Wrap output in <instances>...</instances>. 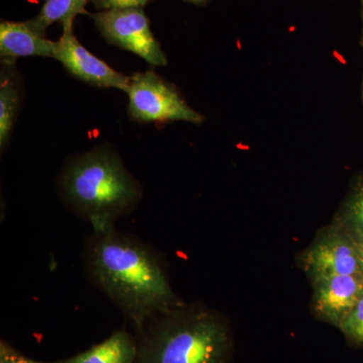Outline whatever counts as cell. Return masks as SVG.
Returning a JSON list of instances; mask_svg holds the SVG:
<instances>
[{"mask_svg": "<svg viewBox=\"0 0 363 363\" xmlns=\"http://www.w3.org/2000/svg\"><path fill=\"white\" fill-rule=\"evenodd\" d=\"M86 272L138 328L182 304L156 250L111 226L93 230L86 241Z\"/></svg>", "mask_w": 363, "mask_h": 363, "instance_id": "cell-1", "label": "cell"}, {"mask_svg": "<svg viewBox=\"0 0 363 363\" xmlns=\"http://www.w3.org/2000/svg\"><path fill=\"white\" fill-rule=\"evenodd\" d=\"M135 363H228L233 334L223 318L183 304L160 313L143 327Z\"/></svg>", "mask_w": 363, "mask_h": 363, "instance_id": "cell-2", "label": "cell"}, {"mask_svg": "<svg viewBox=\"0 0 363 363\" xmlns=\"http://www.w3.org/2000/svg\"><path fill=\"white\" fill-rule=\"evenodd\" d=\"M69 206L89 221L93 230L114 226L142 199V186L116 152L98 147L69 162L61 180Z\"/></svg>", "mask_w": 363, "mask_h": 363, "instance_id": "cell-3", "label": "cell"}, {"mask_svg": "<svg viewBox=\"0 0 363 363\" xmlns=\"http://www.w3.org/2000/svg\"><path fill=\"white\" fill-rule=\"evenodd\" d=\"M126 93L130 98L128 112L140 123H204V116L191 108L176 88L154 71L135 74Z\"/></svg>", "mask_w": 363, "mask_h": 363, "instance_id": "cell-4", "label": "cell"}, {"mask_svg": "<svg viewBox=\"0 0 363 363\" xmlns=\"http://www.w3.org/2000/svg\"><path fill=\"white\" fill-rule=\"evenodd\" d=\"M92 18L111 44L138 55L150 65L166 66L168 63L143 9H111L93 14Z\"/></svg>", "mask_w": 363, "mask_h": 363, "instance_id": "cell-5", "label": "cell"}, {"mask_svg": "<svg viewBox=\"0 0 363 363\" xmlns=\"http://www.w3.org/2000/svg\"><path fill=\"white\" fill-rule=\"evenodd\" d=\"M302 262L312 281L336 274L362 276L359 243L336 221L318 234Z\"/></svg>", "mask_w": 363, "mask_h": 363, "instance_id": "cell-6", "label": "cell"}, {"mask_svg": "<svg viewBox=\"0 0 363 363\" xmlns=\"http://www.w3.org/2000/svg\"><path fill=\"white\" fill-rule=\"evenodd\" d=\"M54 58L63 64L72 75L88 84L100 88H116L125 91L130 78L107 65L102 60L91 54L79 43L73 30L63 32L55 45Z\"/></svg>", "mask_w": 363, "mask_h": 363, "instance_id": "cell-7", "label": "cell"}, {"mask_svg": "<svg viewBox=\"0 0 363 363\" xmlns=\"http://www.w3.org/2000/svg\"><path fill=\"white\" fill-rule=\"evenodd\" d=\"M312 310L321 321L340 328L363 294L360 274H336L313 281Z\"/></svg>", "mask_w": 363, "mask_h": 363, "instance_id": "cell-8", "label": "cell"}, {"mask_svg": "<svg viewBox=\"0 0 363 363\" xmlns=\"http://www.w3.org/2000/svg\"><path fill=\"white\" fill-rule=\"evenodd\" d=\"M55 45L45 33L35 28L30 21L16 23L2 21L0 23V56L6 66H13L23 57H52Z\"/></svg>", "mask_w": 363, "mask_h": 363, "instance_id": "cell-9", "label": "cell"}, {"mask_svg": "<svg viewBox=\"0 0 363 363\" xmlns=\"http://www.w3.org/2000/svg\"><path fill=\"white\" fill-rule=\"evenodd\" d=\"M138 343L128 332L116 331L104 342L60 363H135Z\"/></svg>", "mask_w": 363, "mask_h": 363, "instance_id": "cell-10", "label": "cell"}, {"mask_svg": "<svg viewBox=\"0 0 363 363\" xmlns=\"http://www.w3.org/2000/svg\"><path fill=\"white\" fill-rule=\"evenodd\" d=\"M86 4L87 0H45L40 13L30 21L43 33L55 23H62L63 32L73 30L74 18L78 14L87 13Z\"/></svg>", "mask_w": 363, "mask_h": 363, "instance_id": "cell-11", "label": "cell"}, {"mask_svg": "<svg viewBox=\"0 0 363 363\" xmlns=\"http://www.w3.org/2000/svg\"><path fill=\"white\" fill-rule=\"evenodd\" d=\"M336 222L363 245V177L358 178L344 200Z\"/></svg>", "mask_w": 363, "mask_h": 363, "instance_id": "cell-12", "label": "cell"}, {"mask_svg": "<svg viewBox=\"0 0 363 363\" xmlns=\"http://www.w3.org/2000/svg\"><path fill=\"white\" fill-rule=\"evenodd\" d=\"M20 93L13 79L9 77L4 72L1 73L0 84V147L1 152L6 149L7 142L13 131L16 112H18Z\"/></svg>", "mask_w": 363, "mask_h": 363, "instance_id": "cell-13", "label": "cell"}, {"mask_svg": "<svg viewBox=\"0 0 363 363\" xmlns=\"http://www.w3.org/2000/svg\"><path fill=\"white\" fill-rule=\"evenodd\" d=\"M339 330L352 345L363 346V294Z\"/></svg>", "mask_w": 363, "mask_h": 363, "instance_id": "cell-14", "label": "cell"}, {"mask_svg": "<svg viewBox=\"0 0 363 363\" xmlns=\"http://www.w3.org/2000/svg\"><path fill=\"white\" fill-rule=\"evenodd\" d=\"M95 6L104 11L111 9H142L150 0H92Z\"/></svg>", "mask_w": 363, "mask_h": 363, "instance_id": "cell-15", "label": "cell"}, {"mask_svg": "<svg viewBox=\"0 0 363 363\" xmlns=\"http://www.w3.org/2000/svg\"><path fill=\"white\" fill-rule=\"evenodd\" d=\"M0 363H43L35 362V360L30 359L18 354L16 351L11 350L9 346L6 343L1 342V347H0ZM60 363V362H58Z\"/></svg>", "mask_w": 363, "mask_h": 363, "instance_id": "cell-16", "label": "cell"}, {"mask_svg": "<svg viewBox=\"0 0 363 363\" xmlns=\"http://www.w3.org/2000/svg\"><path fill=\"white\" fill-rule=\"evenodd\" d=\"M360 250V267H362V277L363 278V245H359Z\"/></svg>", "mask_w": 363, "mask_h": 363, "instance_id": "cell-17", "label": "cell"}, {"mask_svg": "<svg viewBox=\"0 0 363 363\" xmlns=\"http://www.w3.org/2000/svg\"><path fill=\"white\" fill-rule=\"evenodd\" d=\"M360 13H362V44H363V0H362V4H360Z\"/></svg>", "mask_w": 363, "mask_h": 363, "instance_id": "cell-18", "label": "cell"}, {"mask_svg": "<svg viewBox=\"0 0 363 363\" xmlns=\"http://www.w3.org/2000/svg\"><path fill=\"white\" fill-rule=\"evenodd\" d=\"M188 1L194 2V4H203V2L207 1V0H188Z\"/></svg>", "mask_w": 363, "mask_h": 363, "instance_id": "cell-19", "label": "cell"}]
</instances>
